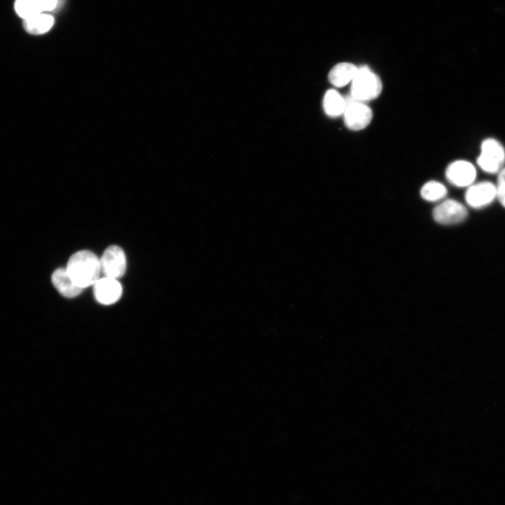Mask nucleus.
Instances as JSON below:
<instances>
[{"instance_id":"f257e3e1","label":"nucleus","mask_w":505,"mask_h":505,"mask_svg":"<svg viewBox=\"0 0 505 505\" xmlns=\"http://www.w3.org/2000/svg\"><path fill=\"white\" fill-rule=\"evenodd\" d=\"M66 270L73 283L84 289L100 278V259L90 250H80L69 257Z\"/></svg>"},{"instance_id":"f03ea898","label":"nucleus","mask_w":505,"mask_h":505,"mask_svg":"<svg viewBox=\"0 0 505 505\" xmlns=\"http://www.w3.org/2000/svg\"><path fill=\"white\" fill-rule=\"evenodd\" d=\"M382 90L380 78L368 66L358 67L351 83V97L356 101L366 102L377 98Z\"/></svg>"},{"instance_id":"7ed1b4c3","label":"nucleus","mask_w":505,"mask_h":505,"mask_svg":"<svg viewBox=\"0 0 505 505\" xmlns=\"http://www.w3.org/2000/svg\"><path fill=\"white\" fill-rule=\"evenodd\" d=\"M476 164L484 173L497 175L505 166V147L494 137L485 138L480 145Z\"/></svg>"},{"instance_id":"20e7f679","label":"nucleus","mask_w":505,"mask_h":505,"mask_svg":"<svg viewBox=\"0 0 505 505\" xmlns=\"http://www.w3.org/2000/svg\"><path fill=\"white\" fill-rule=\"evenodd\" d=\"M346 105L342 114L346 128L360 130L366 128L372 118L371 109L365 103L356 101L349 95L345 97Z\"/></svg>"},{"instance_id":"39448f33","label":"nucleus","mask_w":505,"mask_h":505,"mask_svg":"<svg viewBox=\"0 0 505 505\" xmlns=\"http://www.w3.org/2000/svg\"><path fill=\"white\" fill-rule=\"evenodd\" d=\"M464 199L466 204L473 209L489 206L497 199L495 183L489 180L475 182L466 188Z\"/></svg>"},{"instance_id":"423d86ee","label":"nucleus","mask_w":505,"mask_h":505,"mask_svg":"<svg viewBox=\"0 0 505 505\" xmlns=\"http://www.w3.org/2000/svg\"><path fill=\"white\" fill-rule=\"evenodd\" d=\"M445 175L447 180L453 186L467 188L475 182L477 170L469 161L458 159L447 166Z\"/></svg>"},{"instance_id":"0eeeda50","label":"nucleus","mask_w":505,"mask_h":505,"mask_svg":"<svg viewBox=\"0 0 505 505\" xmlns=\"http://www.w3.org/2000/svg\"><path fill=\"white\" fill-rule=\"evenodd\" d=\"M469 215L467 208L454 199H447L438 204L433 210L436 222L441 224H456L465 221Z\"/></svg>"},{"instance_id":"6e6552de","label":"nucleus","mask_w":505,"mask_h":505,"mask_svg":"<svg viewBox=\"0 0 505 505\" xmlns=\"http://www.w3.org/2000/svg\"><path fill=\"white\" fill-rule=\"evenodd\" d=\"M101 272L105 277L117 279L125 274L126 260L123 250L117 245L106 248L100 259Z\"/></svg>"},{"instance_id":"1a4fd4ad","label":"nucleus","mask_w":505,"mask_h":505,"mask_svg":"<svg viewBox=\"0 0 505 505\" xmlns=\"http://www.w3.org/2000/svg\"><path fill=\"white\" fill-rule=\"evenodd\" d=\"M96 300L100 304L109 305L117 302L122 295V287L117 279L103 277L93 285Z\"/></svg>"},{"instance_id":"9d476101","label":"nucleus","mask_w":505,"mask_h":505,"mask_svg":"<svg viewBox=\"0 0 505 505\" xmlns=\"http://www.w3.org/2000/svg\"><path fill=\"white\" fill-rule=\"evenodd\" d=\"M58 0H15L14 7L17 14L23 19L54 10Z\"/></svg>"},{"instance_id":"9b49d317","label":"nucleus","mask_w":505,"mask_h":505,"mask_svg":"<svg viewBox=\"0 0 505 505\" xmlns=\"http://www.w3.org/2000/svg\"><path fill=\"white\" fill-rule=\"evenodd\" d=\"M51 281L57 290L65 297H74L83 290L73 283L65 268L55 270L51 276Z\"/></svg>"},{"instance_id":"f8f14e48","label":"nucleus","mask_w":505,"mask_h":505,"mask_svg":"<svg viewBox=\"0 0 505 505\" xmlns=\"http://www.w3.org/2000/svg\"><path fill=\"white\" fill-rule=\"evenodd\" d=\"M358 71V67L350 62L335 65L328 74V80L335 87L341 88L351 83Z\"/></svg>"},{"instance_id":"ddd939ff","label":"nucleus","mask_w":505,"mask_h":505,"mask_svg":"<svg viewBox=\"0 0 505 505\" xmlns=\"http://www.w3.org/2000/svg\"><path fill=\"white\" fill-rule=\"evenodd\" d=\"M345 97L337 90L329 89L324 95L323 107L325 113L330 117L342 116L346 108Z\"/></svg>"},{"instance_id":"4468645a","label":"nucleus","mask_w":505,"mask_h":505,"mask_svg":"<svg viewBox=\"0 0 505 505\" xmlns=\"http://www.w3.org/2000/svg\"><path fill=\"white\" fill-rule=\"evenodd\" d=\"M54 24V18L47 13H40L24 19L25 30L32 34H41L48 32Z\"/></svg>"},{"instance_id":"2eb2a0df","label":"nucleus","mask_w":505,"mask_h":505,"mask_svg":"<svg viewBox=\"0 0 505 505\" xmlns=\"http://www.w3.org/2000/svg\"><path fill=\"white\" fill-rule=\"evenodd\" d=\"M447 189L440 182L431 180L425 183L421 189V196L429 201H437L446 196Z\"/></svg>"},{"instance_id":"dca6fc26","label":"nucleus","mask_w":505,"mask_h":505,"mask_svg":"<svg viewBox=\"0 0 505 505\" xmlns=\"http://www.w3.org/2000/svg\"><path fill=\"white\" fill-rule=\"evenodd\" d=\"M497 199L505 208V166L497 174Z\"/></svg>"}]
</instances>
